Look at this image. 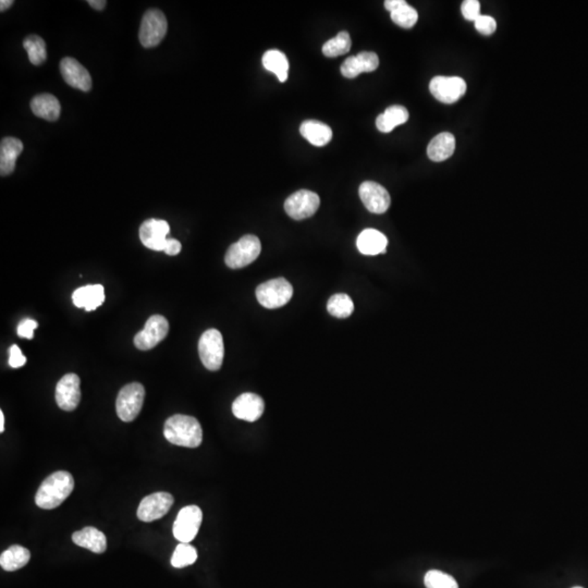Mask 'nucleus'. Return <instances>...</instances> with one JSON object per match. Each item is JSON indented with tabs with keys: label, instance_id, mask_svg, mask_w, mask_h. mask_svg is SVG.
Returning <instances> with one entry per match:
<instances>
[{
	"label": "nucleus",
	"instance_id": "nucleus-1",
	"mask_svg": "<svg viewBox=\"0 0 588 588\" xmlns=\"http://www.w3.org/2000/svg\"><path fill=\"white\" fill-rule=\"evenodd\" d=\"M74 490V479L70 473L55 472L38 488L35 496L36 505L42 509H55L71 494Z\"/></svg>",
	"mask_w": 588,
	"mask_h": 588
},
{
	"label": "nucleus",
	"instance_id": "nucleus-2",
	"mask_svg": "<svg viewBox=\"0 0 588 588\" xmlns=\"http://www.w3.org/2000/svg\"><path fill=\"white\" fill-rule=\"evenodd\" d=\"M164 435L170 444L185 448H198L203 440V431L198 420L192 416H171L166 421Z\"/></svg>",
	"mask_w": 588,
	"mask_h": 588
},
{
	"label": "nucleus",
	"instance_id": "nucleus-3",
	"mask_svg": "<svg viewBox=\"0 0 588 588\" xmlns=\"http://www.w3.org/2000/svg\"><path fill=\"white\" fill-rule=\"evenodd\" d=\"M261 251V244L257 236L248 234L242 236L238 242L232 244L227 251L225 261L229 268L240 269L249 266Z\"/></svg>",
	"mask_w": 588,
	"mask_h": 588
},
{
	"label": "nucleus",
	"instance_id": "nucleus-4",
	"mask_svg": "<svg viewBox=\"0 0 588 588\" xmlns=\"http://www.w3.org/2000/svg\"><path fill=\"white\" fill-rule=\"evenodd\" d=\"M145 389L142 383H132L120 390L116 401V411L123 422L137 419L144 404Z\"/></svg>",
	"mask_w": 588,
	"mask_h": 588
},
{
	"label": "nucleus",
	"instance_id": "nucleus-5",
	"mask_svg": "<svg viewBox=\"0 0 588 588\" xmlns=\"http://www.w3.org/2000/svg\"><path fill=\"white\" fill-rule=\"evenodd\" d=\"M198 354L203 365L208 370L216 372L223 365L225 345L223 335L217 329H208L204 332L198 343Z\"/></svg>",
	"mask_w": 588,
	"mask_h": 588
},
{
	"label": "nucleus",
	"instance_id": "nucleus-6",
	"mask_svg": "<svg viewBox=\"0 0 588 588\" xmlns=\"http://www.w3.org/2000/svg\"><path fill=\"white\" fill-rule=\"evenodd\" d=\"M293 295V288L284 278L269 280L259 284L257 299L259 304L268 309H279L287 304Z\"/></svg>",
	"mask_w": 588,
	"mask_h": 588
},
{
	"label": "nucleus",
	"instance_id": "nucleus-7",
	"mask_svg": "<svg viewBox=\"0 0 588 588\" xmlns=\"http://www.w3.org/2000/svg\"><path fill=\"white\" fill-rule=\"evenodd\" d=\"M168 23L165 15L158 9H150L143 15L139 38L145 49L159 45L167 33Z\"/></svg>",
	"mask_w": 588,
	"mask_h": 588
},
{
	"label": "nucleus",
	"instance_id": "nucleus-8",
	"mask_svg": "<svg viewBox=\"0 0 588 588\" xmlns=\"http://www.w3.org/2000/svg\"><path fill=\"white\" fill-rule=\"evenodd\" d=\"M203 513L198 505H188L178 513L173 524V536L180 543L190 544L198 535Z\"/></svg>",
	"mask_w": 588,
	"mask_h": 588
},
{
	"label": "nucleus",
	"instance_id": "nucleus-9",
	"mask_svg": "<svg viewBox=\"0 0 588 588\" xmlns=\"http://www.w3.org/2000/svg\"><path fill=\"white\" fill-rule=\"evenodd\" d=\"M320 198L316 193L309 190H300L293 193L284 202V211L294 220L312 217L320 208Z\"/></svg>",
	"mask_w": 588,
	"mask_h": 588
},
{
	"label": "nucleus",
	"instance_id": "nucleus-10",
	"mask_svg": "<svg viewBox=\"0 0 588 588\" xmlns=\"http://www.w3.org/2000/svg\"><path fill=\"white\" fill-rule=\"evenodd\" d=\"M435 98L444 104L456 103L465 94L467 83L460 76H435L429 84Z\"/></svg>",
	"mask_w": 588,
	"mask_h": 588
},
{
	"label": "nucleus",
	"instance_id": "nucleus-11",
	"mask_svg": "<svg viewBox=\"0 0 588 588\" xmlns=\"http://www.w3.org/2000/svg\"><path fill=\"white\" fill-rule=\"evenodd\" d=\"M169 322L162 315H153L147 320L144 329L135 337V345L139 350L154 349L158 343L167 337Z\"/></svg>",
	"mask_w": 588,
	"mask_h": 588
},
{
	"label": "nucleus",
	"instance_id": "nucleus-12",
	"mask_svg": "<svg viewBox=\"0 0 588 588\" xmlns=\"http://www.w3.org/2000/svg\"><path fill=\"white\" fill-rule=\"evenodd\" d=\"M173 497L168 492H155L147 496L137 508V517L142 522H153L165 517L173 507Z\"/></svg>",
	"mask_w": 588,
	"mask_h": 588
},
{
	"label": "nucleus",
	"instance_id": "nucleus-13",
	"mask_svg": "<svg viewBox=\"0 0 588 588\" xmlns=\"http://www.w3.org/2000/svg\"><path fill=\"white\" fill-rule=\"evenodd\" d=\"M358 194L363 204L370 213L383 214L390 207L391 198L389 192L379 183L374 181L363 182Z\"/></svg>",
	"mask_w": 588,
	"mask_h": 588
},
{
	"label": "nucleus",
	"instance_id": "nucleus-14",
	"mask_svg": "<svg viewBox=\"0 0 588 588\" xmlns=\"http://www.w3.org/2000/svg\"><path fill=\"white\" fill-rule=\"evenodd\" d=\"M81 381L76 374H67L56 386V402L64 411H74L81 401Z\"/></svg>",
	"mask_w": 588,
	"mask_h": 588
},
{
	"label": "nucleus",
	"instance_id": "nucleus-15",
	"mask_svg": "<svg viewBox=\"0 0 588 588\" xmlns=\"http://www.w3.org/2000/svg\"><path fill=\"white\" fill-rule=\"evenodd\" d=\"M170 232L169 223L166 220L148 219L140 228V239L147 249L164 251Z\"/></svg>",
	"mask_w": 588,
	"mask_h": 588
},
{
	"label": "nucleus",
	"instance_id": "nucleus-16",
	"mask_svg": "<svg viewBox=\"0 0 588 588\" xmlns=\"http://www.w3.org/2000/svg\"><path fill=\"white\" fill-rule=\"evenodd\" d=\"M61 76L67 84L80 91L89 92L92 89V78L89 71L79 61L66 57L60 61Z\"/></svg>",
	"mask_w": 588,
	"mask_h": 588
},
{
	"label": "nucleus",
	"instance_id": "nucleus-17",
	"mask_svg": "<svg viewBox=\"0 0 588 588\" xmlns=\"http://www.w3.org/2000/svg\"><path fill=\"white\" fill-rule=\"evenodd\" d=\"M264 400L255 393H243L232 404L234 415L236 419L246 422L257 421L264 413Z\"/></svg>",
	"mask_w": 588,
	"mask_h": 588
},
{
	"label": "nucleus",
	"instance_id": "nucleus-18",
	"mask_svg": "<svg viewBox=\"0 0 588 588\" xmlns=\"http://www.w3.org/2000/svg\"><path fill=\"white\" fill-rule=\"evenodd\" d=\"M379 66V58L373 51H362L345 59L340 71L347 79H354L363 72H373Z\"/></svg>",
	"mask_w": 588,
	"mask_h": 588
},
{
	"label": "nucleus",
	"instance_id": "nucleus-19",
	"mask_svg": "<svg viewBox=\"0 0 588 588\" xmlns=\"http://www.w3.org/2000/svg\"><path fill=\"white\" fill-rule=\"evenodd\" d=\"M72 300L76 307L91 312L104 303V287L102 284H89L79 288L72 293Z\"/></svg>",
	"mask_w": 588,
	"mask_h": 588
},
{
	"label": "nucleus",
	"instance_id": "nucleus-20",
	"mask_svg": "<svg viewBox=\"0 0 588 588\" xmlns=\"http://www.w3.org/2000/svg\"><path fill=\"white\" fill-rule=\"evenodd\" d=\"M23 150V143L15 137H5L0 144V173L9 175L15 171V162Z\"/></svg>",
	"mask_w": 588,
	"mask_h": 588
},
{
	"label": "nucleus",
	"instance_id": "nucleus-21",
	"mask_svg": "<svg viewBox=\"0 0 588 588\" xmlns=\"http://www.w3.org/2000/svg\"><path fill=\"white\" fill-rule=\"evenodd\" d=\"M388 240L385 234L375 229H365L361 232L356 240L358 251L364 255H378L386 253Z\"/></svg>",
	"mask_w": 588,
	"mask_h": 588
},
{
	"label": "nucleus",
	"instance_id": "nucleus-22",
	"mask_svg": "<svg viewBox=\"0 0 588 588\" xmlns=\"http://www.w3.org/2000/svg\"><path fill=\"white\" fill-rule=\"evenodd\" d=\"M72 540L76 545L89 549L92 553H103L107 549V539L104 533L92 526L74 533Z\"/></svg>",
	"mask_w": 588,
	"mask_h": 588
},
{
	"label": "nucleus",
	"instance_id": "nucleus-23",
	"mask_svg": "<svg viewBox=\"0 0 588 588\" xmlns=\"http://www.w3.org/2000/svg\"><path fill=\"white\" fill-rule=\"evenodd\" d=\"M31 110L42 119L56 121L60 117V103L51 94H40L31 101Z\"/></svg>",
	"mask_w": 588,
	"mask_h": 588
},
{
	"label": "nucleus",
	"instance_id": "nucleus-24",
	"mask_svg": "<svg viewBox=\"0 0 588 588\" xmlns=\"http://www.w3.org/2000/svg\"><path fill=\"white\" fill-rule=\"evenodd\" d=\"M456 150V139L451 133L444 132L431 141L427 147V155L433 162H444L451 157Z\"/></svg>",
	"mask_w": 588,
	"mask_h": 588
},
{
	"label": "nucleus",
	"instance_id": "nucleus-25",
	"mask_svg": "<svg viewBox=\"0 0 588 588\" xmlns=\"http://www.w3.org/2000/svg\"><path fill=\"white\" fill-rule=\"evenodd\" d=\"M302 137L306 139L314 146H325L331 141L332 130L317 120H306L300 127Z\"/></svg>",
	"mask_w": 588,
	"mask_h": 588
},
{
	"label": "nucleus",
	"instance_id": "nucleus-26",
	"mask_svg": "<svg viewBox=\"0 0 588 588\" xmlns=\"http://www.w3.org/2000/svg\"><path fill=\"white\" fill-rule=\"evenodd\" d=\"M408 120V112L406 107L391 106L379 114L376 119V127L383 133H389L398 126L404 125Z\"/></svg>",
	"mask_w": 588,
	"mask_h": 588
},
{
	"label": "nucleus",
	"instance_id": "nucleus-27",
	"mask_svg": "<svg viewBox=\"0 0 588 588\" xmlns=\"http://www.w3.org/2000/svg\"><path fill=\"white\" fill-rule=\"evenodd\" d=\"M31 559L30 551L22 546H11L0 555V566L8 572L22 569Z\"/></svg>",
	"mask_w": 588,
	"mask_h": 588
},
{
	"label": "nucleus",
	"instance_id": "nucleus-28",
	"mask_svg": "<svg viewBox=\"0 0 588 588\" xmlns=\"http://www.w3.org/2000/svg\"><path fill=\"white\" fill-rule=\"evenodd\" d=\"M263 66L268 71L276 74L280 82L287 81L289 61L282 51L277 49L266 51L263 56Z\"/></svg>",
	"mask_w": 588,
	"mask_h": 588
},
{
	"label": "nucleus",
	"instance_id": "nucleus-29",
	"mask_svg": "<svg viewBox=\"0 0 588 588\" xmlns=\"http://www.w3.org/2000/svg\"><path fill=\"white\" fill-rule=\"evenodd\" d=\"M351 45H352V42H351L350 34L343 31L337 36L324 44L322 53L329 58H335V57H339L349 53Z\"/></svg>",
	"mask_w": 588,
	"mask_h": 588
},
{
	"label": "nucleus",
	"instance_id": "nucleus-30",
	"mask_svg": "<svg viewBox=\"0 0 588 588\" xmlns=\"http://www.w3.org/2000/svg\"><path fill=\"white\" fill-rule=\"evenodd\" d=\"M330 315L337 318H347L354 311V303L347 294L338 293L332 295L327 303Z\"/></svg>",
	"mask_w": 588,
	"mask_h": 588
},
{
	"label": "nucleus",
	"instance_id": "nucleus-31",
	"mask_svg": "<svg viewBox=\"0 0 588 588\" xmlns=\"http://www.w3.org/2000/svg\"><path fill=\"white\" fill-rule=\"evenodd\" d=\"M23 47L28 51V60L34 66H41L47 58L46 44L43 38L37 35H30L23 42Z\"/></svg>",
	"mask_w": 588,
	"mask_h": 588
},
{
	"label": "nucleus",
	"instance_id": "nucleus-32",
	"mask_svg": "<svg viewBox=\"0 0 588 588\" xmlns=\"http://www.w3.org/2000/svg\"><path fill=\"white\" fill-rule=\"evenodd\" d=\"M198 560V551L190 544L180 543L175 548L171 558L173 568L181 569L191 566Z\"/></svg>",
	"mask_w": 588,
	"mask_h": 588
},
{
	"label": "nucleus",
	"instance_id": "nucleus-33",
	"mask_svg": "<svg viewBox=\"0 0 588 588\" xmlns=\"http://www.w3.org/2000/svg\"><path fill=\"white\" fill-rule=\"evenodd\" d=\"M390 17L391 20L396 23L397 26L404 28H413L419 20V13L412 6L408 5V3L401 6L397 10L392 11Z\"/></svg>",
	"mask_w": 588,
	"mask_h": 588
},
{
	"label": "nucleus",
	"instance_id": "nucleus-34",
	"mask_svg": "<svg viewBox=\"0 0 588 588\" xmlns=\"http://www.w3.org/2000/svg\"><path fill=\"white\" fill-rule=\"evenodd\" d=\"M424 582L426 588H459L453 576L438 570L429 571Z\"/></svg>",
	"mask_w": 588,
	"mask_h": 588
},
{
	"label": "nucleus",
	"instance_id": "nucleus-35",
	"mask_svg": "<svg viewBox=\"0 0 588 588\" xmlns=\"http://www.w3.org/2000/svg\"><path fill=\"white\" fill-rule=\"evenodd\" d=\"M474 23L475 28L483 35H490L497 30V22L490 15H482Z\"/></svg>",
	"mask_w": 588,
	"mask_h": 588
},
{
	"label": "nucleus",
	"instance_id": "nucleus-36",
	"mask_svg": "<svg viewBox=\"0 0 588 588\" xmlns=\"http://www.w3.org/2000/svg\"><path fill=\"white\" fill-rule=\"evenodd\" d=\"M462 15L467 21H476L481 17V3L477 0H465L462 3Z\"/></svg>",
	"mask_w": 588,
	"mask_h": 588
},
{
	"label": "nucleus",
	"instance_id": "nucleus-37",
	"mask_svg": "<svg viewBox=\"0 0 588 588\" xmlns=\"http://www.w3.org/2000/svg\"><path fill=\"white\" fill-rule=\"evenodd\" d=\"M38 327V322L31 318H26L19 324L18 335L19 337L26 338V339H33L34 330Z\"/></svg>",
	"mask_w": 588,
	"mask_h": 588
},
{
	"label": "nucleus",
	"instance_id": "nucleus-38",
	"mask_svg": "<svg viewBox=\"0 0 588 588\" xmlns=\"http://www.w3.org/2000/svg\"><path fill=\"white\" fill-rule=\"evenodd\" d=\"M9 354H10L9 355V365L11 368H19L26 365V358L22 354L18 345H11Z\"/></svg>",
	"mask_w": 588,
	"mask_h": 588
},
{
	"label": "nucleus",
	"instance_id": "nucleus-39",
	"mask_svg": "<svg viewBox=\"0 0 588 588\" xmlns=\"http://www.w3.org/2000/svg\"><path fill=\"white\" fill-rule=\"evenodd\" d=\"M181 249H182V245H181L180 242L175 239H168L164 252L170 257H175V255L180 253Z\"/></svg>",
	"mask_w": 588,
	"mask_h": 588
},
{
	"label": "nucleus",
	"instance_id": "nucleus-40",
	"mask_svg": "<svg viewBox=\"0 0 588 588\" xmlns=\"http://www.w3.org/2000/svg\"><path fill=\"white\" fill-rule=\"evenodd\" d=\"M406 1H404V0H387V1H385V8L391 13L392 11L397 10L401 6L406 5Z\"/></svg>",
	"mask_w": 588,
	"mask_h": 588
},
{
	"label": "nucleus",
	"instance_id": "nucleus-41",
	"mask_svg": "<svg viewBox=\"0 0 588 588\" xmlns=\"http://www.w3.org/2000/svg\"><path fill=\"white\" fill-rule=\"evenodd\" d=\"M87 3L92 8H94L95 10H103L107 5L105 0H89Z\"/></svg>",
	"mask_w": 588,
	"mask_h": 588
},
{
	"label": "nucleus",
	"instance_id": "nucleus-42",
	"mask_svg": "<svg viewBox=\"0 0 588 588\" xmlns=\"http://www.w3.org/2000/svg\"><path fill=\"white\" fill-rule=\"evenodd\" d=\"M12 5V0H1V1H0V10H7L8 8H10Z\"/></svg>",
	"mask_w": 588,
	"mask_h": 588
},
{
	"label": "nucleus",
	"instance_id": "nucleus-43",
	"mask_svg": "<svg viewBox=\"0 0 588 588\" xmlns=\"http://www.w3.org/2000/svg\"><path fill=\"white\" fill-rule=\"evenodd\" d=\"M3 431H5V415L3 411H0V433Z\"/></svg>",
	"mask_w": 588,
	"mask_h": 588
},
{
	"label": "nucleus",
	"instance_id": "nucleus-44",
	"mask_svg": "<svg viewBox=\"0 0 588 588\" xmlns=\"http://www.w3.org/2000/svg\"><path fill=\"white\" fill-rule=\"evenodd\" d=\"M573 588H583V587H580V586H578V587H573Z\"/></svg>",
	"mask_w": 588,
	"mask_h": 588
}]
</instances>
